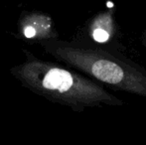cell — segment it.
<instances>
[{"instance_id":"1","label":"cell","mask_w":146,"mask_h":145,"mask_svg":"<svg viewBox=\"0 0 146 145\" xmlns=\"http://www.w3.org/2000/svg\"><path fill=\"white\" fill-rule=\"evenodd\" d=\"M24 61L9 69V73L28 91L51 103L70 107L76 112L86 109L122 107L125 103L94 79L22 50Z\"/></svg>"},{"instance_id":"2","label":"cell","mask_w":146,"mask_h":145,"mask_svg":"<svg viewBox=\"0 0 146 145\" xmlns=\"http://www.w3.org/2000/svg\"><path fill=\"white\" fill-rule=\"evenodd\" d=\"M43 50L66 68L102 85L146 99V69L121 50L98 45L85 38L40 43Z\"/></svg>"},{"instance_id":"3","label":"cell","mask_w":146,"mask_h":145,"mask_svg":"<svg viewBox=\"0 0 146 145\" xmlns=\"http://www.w3.org/2000/svg\"><path fill=\"white\" fill-rule=\"evenodd\" d=\"M20 38L29 44L57 40L59 33L51 15L40 11H23L17 22Z\"/></svg>"},{"instance_id":"4","label":"cell","mask_w":146,"mask_h":145,"mask_svg":"<svg viewBox=\"0 0 146 145\" xmlns=\"http://www.w3.org/2000/svg\"><path fill=\"white\" fill-rule=\"evenodd\" d=\"M119 29L115 18L113 15V10H106L100 12L88 20L86 25V35L87 40L94 42L98 45L110 46L121 50L119 42Z\"/></svg>"},{"instance_id":"5","label":"cell","mask_w":146,"mask_h":145,"mask_svg":"<svg viewBox=\"0 0 146 145\" xmlns=\"http://www.w3.org/2000/svg\"><path fill=\"white\" fill-rule=\"evenodd\" d=\"M140 42H141V44L144 46V48L146 49V30H144V32H143L142 35L140 37Z\"/></svg>"}]
</instances>
